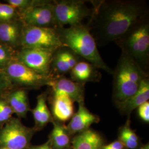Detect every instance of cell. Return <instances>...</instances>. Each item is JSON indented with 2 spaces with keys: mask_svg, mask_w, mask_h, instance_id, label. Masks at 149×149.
<instances>
[{
  "mask_svg": "<svg viewBox=\"0 0 149 149\" xmlns=\"http://www.w3.org/2000/svg\"><path fill=\"white\" fill-rule=\"evenodd\" d=\"M92 11L85 24L97 46L115 42L135 24L149 16L144 0L89 1Z\"/></svg>",
  "mask_w": 149,
  "mask_h": 149,
  "instance_id": "6da1fadb",
  "label": "cell"
},
{
  "mask_svg": "<svg viewBox=\"0 0 149 149\" xmlns=\"http://www.w3.org/2000/svg\"><path fill=\"white\" fill-rule=\"evenodd\" d=\"M59 39L64 47L69 48L81 59L98 69L113 74V70L104 61L98 52L95 39L85 24L61 27L56 29Z\"/></svg>",
  "mask_w": 149,
  "mask_h": 149,
  "instance_id": "7a4b0ae2",
  "label": "cell"
},
{
  "mask_svg": "<svg viewBox=\"0 0 149 149\" xmlns=\"http://www.w3.org/2000/svg\"><path fill=\"white\" fill-rule=\"evenodd\" d=\"M125 54L149 73V15L131 27L115 42Z\"/></svg>",
  "mask_w": 149,
  "mask_h": 149,
  "instance_id": "3957f363",
  "label": "cell"
},
{
  "mask_svg": "<svg viewBox=\"0 0 149 149\" xmlns=\"http://www.w3.org/2000/svg\"><path fill=\"white\" fill-rule=\"evenodd\" d=\"M113 100L122 102L134 95L143 81L149 77L137 64L122 53L113 72Z\"/></svg>",
  "mask_w": 149,
  "mask_h": 149,
  "instance_id": "277c9868",
  "label": "cell"
},
{
  "mask_svg": "<svg viewBox=\"0 0 149 149\" xmlns=\"http://www.w3.org/2000/svg\"><path fill=\"white\" fill-rule=\"evenodd\" d=\"M15 88L39 90L49 86L53 78L39 74L15 60L3 70Z\"/></svg>",
  "mask_w": 149,
  "mask_h": 149,
  "instance_id": "5b68a950",
  "label": "cell"
},
{
  "mask_svg": "<svg viewBox=\"0 0 149 149\" xmlns=\"http://www.w3.org/2000/svg\"><path fill=\"white\" fill-rule=\"evenodd\" d=\"M83 0H54V11L59 28L82 24L88 18L92 9Z\"/></svg>",
  "mask_w": 149,
  "mask_h": 149,
  "instance_id": "8992f818",
  "label": "cell"
},
{
  "mask_svg": "<svg viewBox=\"0 0 149 149\" xmlns=\"http://www.w3.org/2000/svg\"><path fill=\"white\" fill-rule=\"evenodd\" d=\"M63 47L56 29L24 24L21 48H34L55 52Z\"/></svg>",
  "mask_w": 149,
  "mask_h": 149,
  "instance_id": "52a82bcc",
  "label": "cell"
},
{
  "mask_svg": "<svg viewBox=\"0 0 149 149\" xmlns=\"http://www.w3.org/2000/svg\"><path fill=\"white\" fill-rule=\"evenodd\" d=\"M36 132L34 128L24 125L21 119L12 117L0 129V149H28Z\"/></svg>",
  "mask_w": 149,
  "mask_h": 149,
  "instance_id": "ba28073f",
  "label": "cell"
},
{
  "mask_svg": "<svg viewBox=\"0 0 149 149\" xmlns=\"http://www.w3.org/2000/svg\"><path fill=\"white\" fill-rule=\"evenodd\" d=\"M19 19L25 25L59 28L54 14L53 1L39 0L37 3L19 15Z\"/></svg>",
  "mask_w": 149,
  "mask_h": 149,
  "instance_id": "9c48e42d",
  "label": "cell"
},
{
  "mask_svg": "<svg viewBox=\"0 0 149 149\" xmlns=\"http://www.w3.org/2000/svg\"><path fill=\"white\" fill-rule=\"evenodd\" d=\"M55 52L34 48H21L17 60L39 74L52 77L51 64Z\"/></svg>",
  "mask_w": 149,
  "mask_h": 149,
  "instance_id": "30bf717a",
  "label": "cell"
},
{
  "mask_svg": "<svg viewBox=\"0 0 149 149\" xmlns=\"http://www.w3.org/2000/svg\"><path fill=\"white\" fill-rule=\"evenodd\" d=\"M52 95L64 94L78 103L85 102V85L76 82L65 76L53 79L49 86Z\"/></svg>",
  "mask_w": 149,
  "mask_h": 149,
  "instance_id": "8fae6325",
  "label": "cell"
},
{
  "mask_svg": "<svg viewBox=\"0 0 149 149\" xmlns=\"http://www.w3.org/2000/svg\"><path fill=\"white\" fill-rule=\"evenodd\" d=\"M78 104L77 111L74 114L69 124L66 126L70 135L84 132L89 129L93 124L100 122V117L87 108L85 102Z\"/></svg>",
  "mask_w": 149,
  "mask_h": 149,
  "instance_id": "7c38bea8",
  "label": "cell"
},
{
  "mask_svg": "<svg viewBox=\"0 0 149 149\" xmlns=\"http://www.w3.org/2000/svg\"><path fill=\"white\" fill-rule=\"evenodd\" d=\"M23 26L24 24L19 19L0 23V43L19 50Z\"/></svg>",
  "mask_w": 149,
  "mask_h": 149,
  "instance_id": "4fadbf2b",
  "label": "cell"
},
{
  "mask_svg": "<svg viewBox=\"0 0 149 149\" xmlns=\"http://www.w3.org/2000/svg\"><path fill=\"white\" fill-rule=\"evenodd\" d=\"M149 100V77L145 79L138 91L133 96L122 102H115V104L123 114L130 118L134 109Z\"/></svg>",
  "mask_w": 149,
  "mask_h": 149,
  "instance_id": "5bb4252c",
  "label": "cell"
},
{
  "mask_svg": "<svg viewBox=\"0 0 149 149\" xmlns=\"http://www.w3.org/2000/svg\"><path fill=\"white\" fill-rule=\"evenodd\" d=\"M27 91L21 88H15L3 96L13 113L19 119L26 118L28 113L31 109Z\"/></svg>",
  "mask_w": 149,
  "mask_h": 149,
  "instance_id": "9a60e30c",
  "label": "cell"
},
{
  "mask_svg": "<svg viewBox=\"0 0 149 149\" xmlns=\"http://www.w3.org/2000/svg\"><path fill=\"white\" fill-rule=\"evenodd\" d=\"M52 95V116L54 120L59 122H67L74 114V101L64 94Z\"/></svg>",
  "mask_w": 149,
  "mask_h": 149,
  "instance_id": "2e32d148",
  "label": "cell"
},
{
  "mask_svg": "<svg viewBox=\"0 0 149 149\" xmlns=\"http://www.w3.org/2000/svg\"><path fill=\"white\" fill-rule=\"evenodd\" d=\"M70 79L86 85L87 82H97L101 79L98 69L89 62L81 60L70 72Z\"/></svg>",
  "mask_w": 149,
  "mask_h": 149,
  "instance_id": "e0dca14e",
  "label": "cell"
},
{
  "mask_svg": "<svg viewBox=\"0 0 149 149\" xmlns=\"http://www.w3.org/2000/svg\"><path fill=\"white\" fill-rule=\"evenodd\" d=\"M48 95L47 92L39 95L37 98L36 106L33 109H31L35 123L33 128L36 132L41 130L48 123L54 121L53 117L47 103Z\"/></svg>",
  "mask_w": 149,
  "mask_h": 149,
  "instance_id": "ac0fdd59",
  "label": "cell"
},
{
  "mask_svg": "<svg viewBox=\"0 0 149 149\" xmlns=\"http://www.w3.org/2000/svg\"><path fill=\"white\" fill-rule=\"evenodd\" d=\"M72 149H101L103 140L97 132L89 129L77 134L72 139Z\"/></svg>",
  "mask_w": 149,
  "mask_h": 149,
  "instance_id": "d6986e66",
  "label": "cell"
},
{
  "mask_svg": "<svg viewBox=\"0 0 149 149\" xmlns=\"http://www.w3.org/2000/svg\"><path fill=\"white\" fill-rule=\"evenodd\" d=\"M53 128L49 136L50 144L54 149H69L71 140L66 127L61 123L54 120Z\"/></svg>",
  "mask_w": 149,
  "mask_h": 149,
  "instance_id": "ffe728a7",
  "label": "cell"
},
{
  "mask_svg": "<svg viewBox=\"0 0 149 149\" xmlns=\"http://www.w3.org/2000/svg\"><path fill=\"white\" fill-rule=\"evenodd\" d=\"M51 71L54 78L69 74L71 71L64 58L62 47L54 53L51 64Z\"/></svg>",
  "mask_w": 149,
  "mask_h": 149,
  "instance_id": "44dd1931",
  "label": "cell"
},
{
  "mask_svg": "<svg viewBox=\"0 0 149 149\" xmlns=\"http://www.w3.org/2000/svg\"><path fill=\"white\" fill-rule=\"evenodd\" d=\"M118 139L127 149H136L139 145L138 136L130 128L129 120L120 128Z\"/></svg>",
  "mask_w": 149,
  "mask_h": 149,
  "instance_id": "7402d4cb",
  "label": "cell"
},
{
  "mask_svg": "<svg viewBox=\"0 0 149 149\" xmlns=\"http://www.w3.org/2000/svg\"><path fill=\"white\" fill-rule=\"evenodd\" d=\"M18 50L0 43V70H3L14 60H17Z\"/></svg>",
  "mask_w": 149,
  "mask_h": 149,
  "instance_id": "603a6c76",
  "label": "cell"
},
{
  "mask_svg": "<svg viewBox=\"0 0 149 149\" xmlns=\"http://www.w3.org/2000/svg\"><path fill=\"white\" fill-rule=\"evenodd\" d=\"M19 19V13L7 3L0 2V23L12 21Z\"/></svg>",
  "mask_w": 149,
  "mask_h": 149,
  "instance_id": "cb8c5ba5",
  "label": "cell"
},
{
  "mask_svg": "<svg viewBox=\"0 0 149 149\" xmlns=\"http://www.w3.org/2000/svg\"><path fill=\"white\" fill-rule=\"evenodd\" d=\"M13 114L5 98L3 96L0 97V129L11 120Z\"/></svg>",
  "mask_w": 149,
  "mask_h": 149,
  "instance_id": "d4e9b609",
  "label": "cell"
},
{
  "mask_svg": "<svg viewBox=\"0 0 149 149\" xmlns=\"http://www.w3.org/2000/svg\"><path fill=\"white\" fill-rule=\"evenodd\" d=\"M6 1L16 9L19 16L33 6L37 3L39 0H7Z\"/></svg>",
  "mask_w": 149,
  "mask_h": 149,
  "instance_id": "484cf974",
  "label": "cell"
},
{
  "mask_svg": "<svg viewBox=\"0 0 149 149\" xmlns=\"http://www.w3.org/2000/svg\"><path fill=\"white\" fill-rule=\"evenodd\" d=\"M15 88L3 70H0V97Z\"/></svg>",
  "mask_w": 149,
  "mask_h": 149,
  "instance_id": "4316f807",
  "label": "cell"
},
{
  "mask_svg": "<svg viewBox=\"0 0 149 149\" xmlns=\"http://www.w3.org/2000/svg\"><path fill=\"white\" fill-rule=\"evenodd\" d=\"M138 109L139 117L145 122H149V102H146L139 107Z\"/></svg>",
  "mask_w": 149,
  "mask_h": 149,
  "instance_id": "83f0119b",
  "label": "cell"
},
{
  "mask_svg": "<svg viewBox=\"0 0 149 149\" xmlns=\"http://www.w3.org/2000/svg\"><path fill=\"white\" fill-rule=\"evenodd\" d=\"M28 149H54L49 141H47L44 144L40 145H30Z\"/></svg>",
  "mask_w": 149,
  "mask_h": 149,
  "instance_id": "f1b7e54d",
  "label": "cell"
},
{
  "mask_svg": "<svg viewBox=\"0 0 149 149\" xmlns=\"http://www.w3.org/2000/svg\"><path fill=\"white\" fill-rule=\"evenodd\" d=\"M107 145L112 149H124L125 148L123 144L119 140L114 141Z\"/></svg>",
  "mask_w": 149,
  "mask_h": 149,
  "instance_id": "f546056e",
  "label": "cell"
},
{
  "mask_svg": "<svg viewBox=\"0 0 149 149\" xmlns=\"http://www.w3.org/2000/svg\"><path fill=\"white\" fill-rule=\"evenodd\" d=\"M140 149H149V144H145L144 146H143Z\"/></svg>",
  "mask_w": 149,
  "mask_h": 149,
  "instance_id": "4dcf8cb0",
  "label": "cell"
},
{
  "mask_svg": "<svg viewBox=\"0 0 149 149\" xmlns=\"http://www.w3.org/2000/svg\"><path fill=\"white\" fill-rule=\"evenodd\" d=\"M101 149H112L111 148H109V147H108L107 145H103L102 147V148Z\"/></svg>",
  "mask_w": 149,
  "mask_h": 149,
  "instance_id": "1f68e13d",
  "label": "cell"
},
{
  "mask_svg": "<svg viewBox=\"0 0 149 149\" xmlns=\"http://www.w3.org/2000/svg\"><path fill=\"white\" fill-rule=\"evenodd\" d=\"M5 149V148H3V149Z\"/></svg>",
  "mask_w": 149,
  "mask_h": 149,
  "instance_id": "d6a6232c",
  "label": "cell"
},
{
  "mask_svg": "<svg viewBox=\"0 0 149 149\" xmlns=\"http://www.w3.org/2000/svg\"></svg>",
  "mask_w": 149,
  "mask_h": 149,
  "instance_id": "836d02e7",
  "label": "cell"
}]
</instances>
